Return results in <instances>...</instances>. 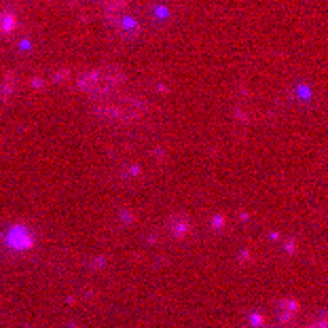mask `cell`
I'll return each mask as SVG.
<instances>
[{"label": "cell", "mask_w": 328, "mask_h": 328, "mask_svg": "<svg viewBox=\"0 0 328 328\" xmlns=\"http://www.w3.org/2000/svg\"><path fill=\"white\" fill-rule=\"evenodd\" d=\"M4 243L15 252H22V250H28L34 246V235L28 227L23 224H13V227L4 233Z\"/></svg>", "instance_id": "6da1fadb"}, {"label": "cell", "mask_w": 328, "mask_h": 328, "mask_svg": "<svg viewBox=\"0 0 328 328\" xmlns=\"http://www.w3.org/2000/svg\"><path fill=\"white\" fill-rule=\"evenodd\" d=\"M307 328H328V318L326 320H320V322H313L311 326H307Z\"/></svg>", "instance_id": "7a4b0ae2"}]
</instances>
